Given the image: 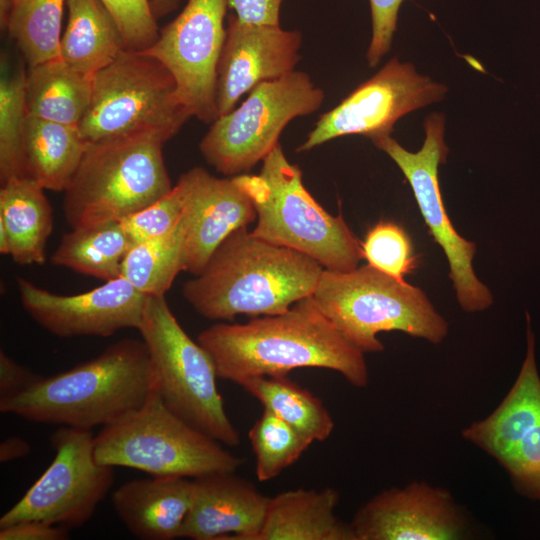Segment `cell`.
Masks as SVG:
<instances>
[{
	"label": "cell",
	"mask_w": 540,
	"mask_h": 540,
	"mask_svg": "<svg viewBox=\"0 0 540 540\" xmlns=\"http://www.w3.org/2000/svg\"><path fill=\"white\" fill-rule=\"evenodd\" d=\"M182 271L198 275L219 245L256 220L252 198L236 176L218 178L202 167L183 173Z\"/></svg>",
	"instance_id": "18"
},
{
	"label": "cell",
	"mask_w": 540,
	"mask_h": 540,
	"mask_svg": "<svg viewBox=\"0 0 540 540\" xmlns=\"http://www.w3.org/2000/svg\"><path fill=\"white\" fill-rule=\"evenodd\" d=\"M323 270L313 258L244 227L219 245L182 292L198 314L211 320L275 315L312 296Z\"/></svg>",
	"instance_id": "2"
},
{
	"label": "cell",
	"mask_w": 540,
	"mask_h": 540,
	"mask_svg": "<svg viewBox=\"0 0 540 540\" xmlns=\"http://www.w3.org/2000/svg\"><path fill=\"white\" fill-rule=\"evenodd\" d=\"M68 22L60 58L73 69L93 76L125 49L119 28L101 0H67Z\"/></svg>",
	"instance_id": "24"
},
{
	"label": "cell",
	"mask_w": 540,
	"mask_h": 540,
	"mask_svg": "<svg viewBox=\"0 0 540 540\" xmlns=\"http://www.w3.org/2000/svg\"><path fill=\"white\" fill-rule=\"evenodd\" d=\"M248 436L256 458V477L261 482L277 477L293 465L312 444L266 409H263Z\"/></svg>",
	"instance_id": "32"
},
{
	"label": "cell",
	"mask_w": 540,
	"mask_h": 540,
	"mask_svg": "<svg viewBox=\"0 0 540 540\" xmlns=\"http://www.w3.org/2000/svg\"><path fill=\"white\" fill-rule=\"evenodd\" d=\"M526 322V356L512 388L491 414L472 422L461 432L466 441L497 461L540 421V377L528 313Z\"/></svg>",
	"instance_id": "21"
},
{
	"label": "cell",
	"mask_w": 540,
	"mask_h": 540,
	"mask_svg": "<svg viewBox=\"0 0 540 540\" xmlns=\"http://www.w3.org/2000/svg\"><path fill=\"white\" fill-rule=\"evenodd\" d=\"M138 331L149 351L155 390L163 403L223 445H239V432L216 385L215 366L206 350L179 324L165 295L148 296Z\"/></svg>",
	"instance_id": "9"
},
{
	"label": "cell",
	"mask_w": 540,
	"mask_h": 540,
	"mask_svg": "<svg viewBox=\"0 0 540 540\" xmlns=\"http://www.w3.org/2000/svg\"><path fill=\"white\" fill-rule=\"evenodd\" d=\"M86 146L78 126L28 115L25 132L27 175L45 190H65Z\"/></svg>",
	"instance_id": "26"
},
{
	"label": "cell",
	"mask_w": 540,
	"mask_h": 540,
	"mask_svg": "<svg viewBox=\"0 0 540 540\" xmlns=\"http://www.w3.org/2000/svg\"><path fill=\"white\" fill-rule=\"evenodd\" d=\"M67 0H16L4 29L28 67L60 57L61 22Z\"/></svg>",
	"instance_id": "29"
},
{
	"label": "cell",
	"mask_w": 540,
	"mask_h": 540,
	"mask_svg": "<svg viewBox=\"0 0 540 540\" xmlns=\"http://www.w3.org/2000/svg\"><path fill=\"white\" fill-rule=\"evenodd\" d=\"M446 92L445 85L418 74L412 64L392 58L337 106L322 114L297 151H309L347 135H362L371 140L391 135L397 120L441 101Z\"/></svg>",
	"instance_id": "14"
},
{
	"label": "cell",
	"mask_w": 540,
	"mask_h": 540,
	"mask_svg": "<svg viewBox=\"0 0 540 540\" xmlns=\"http://www.w3.org/2000/svg\"><path fill=\"white\" fill-rule=\"evenodd\" d=\"M339 492L298 488L270 497L255 540H356L350 523L335 513Z\"/></svg>",
	"instance_id": "22"
},
{
	"label": "cell",
	"mask_w": 540,
	"mask_h": 540,
	"mask_svg": "<svg viewBox=\"0 0 540 540\" xmlns=\"http://www.w3.org/2000/svg\"><path fill=\"white\" fill-rule=\"evenodd\" d=\"M283 0H227L237 19L246 24H279L280 7Z\"/></svg>",
	"instance_id": "38"
},
{
	"label": "cell",
	"mask_w": 540,
	"mask_h": 540,
	"mask_svg": "<svg viewBox=\"0 0 540 540\" xmlns=\"http://www.w3.org/2000/svg\"><path fill=\"white\" fill-rule=\"evenodd\" d=\"M301 45L302 34L298 30L246 24L230 13L217 65L218 117L232 111L240 98L258 84L295 71L301 59Z\"/></svg>",
	"instance_id": "17"
},
{
	"label": "cell",
	"mask_w": 540,
	"mask_h": 540,
	"mask_svg": "<svg viewBox=\"0 0 540 540\" xmlns=\"http://www.w3.org/2000/svg\"><path fill=\"white\" fill-rule=\"evenodd\" d=\"M363 258L379 271L398 280L414 271L417 258L405 229L394 221H379L361 242Z\"/></svg>",
	"instance_id": "33"
},
{
	"label": "cell",
	"mask_w": 540,
	"mask_h": 540,
	"mask_svg": "<svg viewBox=\"0 0 540 540\" xmlns=\"http://www.w3.org/2000/svg\"><path fill=\"white\" fill-rule=\"evenodd\" d=\"M16 0H0V24L4 29L8 14Z\"/></svg>",
	"instance_id": "43"
},
{
	"label": "cell",
	"mask_w": 540,
	"mask_h": 540,
	"mask_svg": "<svg viewBox=\"0 0 540 540\" xmlns=\"http://www.w3.org/2000/svg\"><path fill=\"white\" fill-rule=\"evenodd\" d=\"M40 377L0 352V401L20 394Z\"/></svg>",
	"instance_id": "39"
},
{
	"label": "cell",
	"mask_w": 540,
	"mask_h": 540,
	"mask_svg": "<svg viewBox=\"0 0 540 540\" xmlns=\"http://www.w3.org/2000/svg\"><path fill=\"white\" fill-rule=\"evenodd\" d=\"M403 1L405 0H369L372 37L366 56L370 67H376L389 52Z\"/></svg>",
	"instance_id": "37"
},
{
	"label": "cell",
	"mask_w": 540,
	"mask_h": 540,
	"mask_svg": "<svg viewBox=\"0 0 540 540\" xmlns=\"http://www.w3.org/2000/svg\"><path fill=\"white\" fill-rule=\"evenodd\" d=\"M163 145L149 136L87 143L63 191L67 224L74 229L121 222L170 191Z\"/></svg>",
	"instance_id": "7"
},
{
	"label": "cell",
	"mask_w": 540,
	"mask_h": 540,
	"mask_svg": "<svg viewBox=\"0 0 540 540\" xmlns=\"http://www.w3.org/2000/svg\"><path fill=\"white\" fill-rule=\"evenodd\" d=\"M44 188L29 177L1 184L0 222L9 237V255L20 265H42L53 231V210Z\"/></svg>",
	"instance_id": "23"
},
{
	"label": "cell",
	"mask_w": 540,
	"mask_h": 540,
	"mask_svg": "<svg viewBox=\"0 0 540 540\" xmlns=\"http://www.w3.org/2000/svg\"><path fill=\"white\" fill-rule=\"evenodd\" d=\"M239 385L310 443L332 434L334 421L322 400L287 375L252 377Z\"/></svg>",
	"instance_id": "28"
},
{
	"label": "cell",
	"mask_w": 540,
	"mask_h": 540,
	"mask_svg": "<svg viewBox=\"0 0 540 540\" xmlns=\"http://www.w3.org/2000/svg\"><path fill=\"white\" fill-rule=\"evenodd\" d=\"M26 71H4L0 80V180L1 184L28 177L25 132L28 118L25 97Z\"/></svg>",
	"instance_id": "31"
},
{
	"label": "cell",
	"mask_w": 540,
	"mask_h": 540,
	"mask_svg": "<svg viewBox=\"0 0 540 540\" xmlns=\"http://www.w3.org/2000/svg\"><path fill=\"white\" fill-rule=\"evenodd\" d=\"M174 414L154 389L144 404L94 436L98 463L152 477L196 478L235 472L242 459Z\"/></svg>",
	"instance_id": "8"
},
{
	"label": "cell",
	"mask_w": 540,
	"mask_h": 540,
	"mask_svg": "<svg viewBox=\"0 0 540 540\" xmlns=\"http://www.w3.org/2000/svg\"><path fill=\"white\" fill-rule=\"evenodd\" d=\"M68 530L43 521H21L0 527V540H64Z\"/></svg>",
	"instance_id": "40"
},
{
	"label": "cell",
	"mask_w": 540,
	"mask_h": 540,
	"mask_svg": "<svg viewBox=\"0 0 540 540\" xmlns=\"http://www.w3.org/2000/svg\"><path fill=\"white\" fill-rule=\"evenodd\" d=\"M132 245L120 222L74 228L62 236L50 261L107 282L121 276L122 262Z\"/></svg>",
	"instance_id": "27"
},
{
	"label": "cell",
	"mask_w": 540,
	"mask_h": 540,
	"mask_svg": "<svg viewBox=\"0 0 540 540\" xmlns=\"http://www.w3.org/2000/svg\"><path fill=\"white\" fill-rule=\"evenodd\" d=\"M497 462L518 493L540 500V421Z\"/></svg>",
	"instance_id": "36"
},
{
	"label": "cell",
	"mask_w": 540,
	"mask_h": 540,
	"mask_svg": "<svg viewBox=\"0 0 540 540\" xmlns=\"http://www.w3.org/2000/svg\"><path fill=\"white\" fill-rule=\"evenodd\" d=\"M154 382L145 342L125 338L65 372L41 376L20 394L0 401V411L31 422L91 430L140 408Z\"/></svg>",
	"instance_id": "3"
},
{
	"label": "cell",
	"mask_w": 540,
	"mask_h": 540,
	"mask_svg": "<svg viewBox=\"0 0 540 540\" xmlns=\"http://www.w3.org/2000/svg\"><path fill=\"white\" fill-rule=\"evenodd\" d=\"M114 18L126 50L142 52L159 36L149 0H101Z\"/></svg>",
	"instance_id": "35"
},
{
	"label": "cell",
	"mask_w": 540,
	"mask_h": 540,
	"mask_svg": "<svg viewBox=\"0 0 540 540\" xmlns=\"http://www.w3.org/2000/svg\"><path fill=\"white\" fill-rule=\"evenodd\" d=\"M31 451L30 444L23 438L11 436L0 444V461L2 463L26 457Z\"/></svg>",
	"instance_id": "41"
},
{
	"label": "cell",
	"mask_w": 540,
	"mask_h": 540,
	"mask_svg": "<svg viewBox=\"0 0 540 540\" xmlns=\"http://www.w3.org/2000/svg\"><path fill=\"white\" fill-rule=\"evenodd\" d=\"M197 341L209 354L217 377L238 385L298 368L336 371L357 388L369 381L364 353L340 334L312 296L284 313L243 324L215 323L200 332Z\"/></svg>",
	"instance_id": "1"
},
{
	"label": "cell",
	"mask_w": 540,
	"mask_h": 540,
	"mask_svg": "<svg viewBox=\"0 0 540 540\" xmlns=\"http://www.w3.org/2000/svg\"><path fill=\"white\" fill-rule=\"evenodd\" d=\"M185 205L181 180L159 199L129 215L120 223L133 244L171 233L179 224Z\"/></svg>",
	"instance_id": "34"
},
{
	"label": "cell",
	"mask_w": 540,
	"mask_h": 540,
	"mask_svg": "<svg viewBox=\"0 0 540 540\" xmlns=\"http://www.w3.org/2000/svg\"><path fill=\"white\" fill-rule=\"evenodd\" d=\"M55 456L23 497L0 518V527L43 521L67 529L93 516L114 482L112 466L94 455L91 430L60 426L51 436Z\"/></svg>",
	"instance_id": "12"
},
{
	"label": "cell",
	"mask_w": 540,
	"mask_h": 540,
	"mask_svg": "<svg viewBox=\"0 0 540 540\" xmlns=\"http://www.w3.org/2000/svg\"><path fill=\"white\" fill-rule=\"evenodd\" d=\"M20 302L42 328L60 338L109 337L140 327L148 295L118 277L83 293L62 295L16 279Z\"/></svg>",
	"instance_id": "15"
},
{
	"label": "cell",
	"mask_w": 540,
	"mask_h": 540,
	"mask_svg": "<svg viewBox=\"0 0 540 540\" xmlns=\"http://www.w3.org/2000/svg\"><path fill=\"white\" fill-rule=\"evenodd\" d=\"M340 334L362 353H377L383 331H401L432 344L448 335V322L426 294L369 264L349 271L324 269L312 295Z\"/></svg>",
	"instance_id": "5"
},
{
	"label": "cell",
	"mask_w": 540,
	"mask_h": 540,
	"mask_svg": "<svg viewBox=\"0 0 540 540\" xmlns=\"http://www.w3.org/2000/svg\"><path fill=\"white\" fill-rule=\"evenodd\" d=\"M350 525L356 540H458L468 529L451 493L425 481L383 490L356 511Z\"/></svg>",
	"instance_id": "16"
},
{
	"label": "cell",
	"mask_w": 540,
	"mask_h": 540,
	"mask_svg": "<svg viewBox=\"0 0 540 540\" xmlns=\"http://www.w3.org/2000/svg\"><path fill=\"white\" fill-rule=\"evenodd\" d=\"M93 76L60 57L28 67L25 97L29 116L78 126L90 104Z\"/></svg>",
	"instance_id": "25"
},
{
	"label": "cell",
	"mask_w": 540,
	"mask_h": 540,
	"mask_svg": "<svg viewBox=\"0 0 540 540\" xmlns=\"http://www.w3.org/2000/svg\"><path fill=\"white\" fill-rule=\"evenodd\" d=\"M424 129L425 140L417 152L406 150L391 135L372 142L396 163L408 181L429 234L445 253L460 307L466 312L483 311L492 305L493 296L474 272L476 244L462 237L452 225L439 184V165L446 163L449 152L444 142V115H428Z\"/></svg>",
	"instance_id": "11"
},
{
	"label": "cell",
	"mask_w": 540,
	"mask_h": 540,
	"mask_svg": "<svg viewBox=\"0 0 540 540\" xmlns=\"http://www.w3.org/2000/svg\"><path fill=\"white\" fill-rule=\"evenodd\" d=\"M227 8V0H187L180 14L159 30L154 44L142 51L165 66L192 117L207 124L218 118L216 77Z\"/></svg>",
	"instance_id": "13"
},
{
	"label": "cell",
	"mask_w": 540,
	"mask_h": 540,
	"mask_svg": "<svg viewBox=\"0 0 540 540\" xmlns=\"http://www.w3.org/2000/svg\"><path fill=\"white\" fill-rule=\"evenodd\" d=\"M192 117L171 73L157 59L124 50L93 75L78 128L86 143L149 136L166 142Z\"/></svg>",
	"instance_id": "6"
},
{
	"label": "cell",
	"mask_w": 540,
	"mask_h": 540,
	"mask_svg": "<svg viewBox=\"0 0 540 540\" xmlns=\"http://www.w3.org/2000/svg\"><path fill=\"white\" fill-rule=\"evenodd\" d=\"M180 0H150L152 13L156 19L177 8Z\"/></svg>",
	"instance_id": "42"
},
{
	"label": "cell",
	"mask_w": 540,
	"mask_h": 540,
	"mask_svg": "<svg viewBox=\"0 0 540 540\" xmlns=\"http://www.w3.org/2000/svg\"><path fill=\"white\" fill-rule=\"evenodd\" d=\"M192 499L179 538L255 540L270 497L235 472H214L192 480Z\"/></svg>",
	"instance_id": "19"
},
{
	"label": "cell",
	"mask_w": 540,
	"mask_h": 540,
	"mask_svg": "<svg viewBox=\"0 0 540 540\" xmlns=\"http://www.w3.org/2000/svg\"><path fill=\"white\" fill-rule=\"evenodd\" d=\"M183 226L169 234L134 243L121 266V277L145 295H165L182 271Z\"/></svg>",
	"instance_id": "30"
},
{
	"label": "cell",
	"mask_w": 540,
	"mask_h": 540,
	"mask_svg": "<svg viewBox=\"0 0 540 540\" xmlns=\"http://www.w3.org/2000/svg\"><path fill=\"white\" fill-rule=\"evenodd\" d=\"M187 477L134 479L112 494L113 508L130 533L142 540L179 538L192 499Z\"/></svg>",
	"instance_id": "20"
},
{
	"label": "cell",
	"mask_w": 540,
	"mask_h": 540,
	"mask_svg": "<svg viewBox=\"0 0 540 540\" xmlns=\"http://www.w3.org/2000/svg\"><path fill=\"white\" fill-rule=\"evenodd\" d=\"M324 91L302 71L258 84L219 116L199 144L208 164L227 176L247 174L278 144L287 124L319 109Z\"/></svg>",
	"instance_id": "10"
},
{
	"label": "cell",
	"mask_w": 540,
	"mask_h": 540,
	"mask_svg": "<svg viewBox=\"0 0 540 540\" xmlns=\"http://www.w3.org/2000/svg\"><path fill=\"white\" fill-rule=\"evenodd\" d=\"M256 210L255 236L301 252L324 269L349 271L363 258L361 241L341 215L328 213L306 189L302 171L278 143L257 175L236 176Z\"/></svg>",
	"instance_id": "4"
}]
</instances>
